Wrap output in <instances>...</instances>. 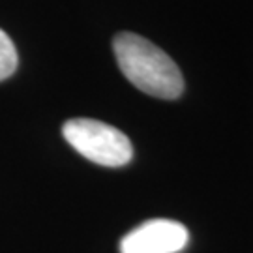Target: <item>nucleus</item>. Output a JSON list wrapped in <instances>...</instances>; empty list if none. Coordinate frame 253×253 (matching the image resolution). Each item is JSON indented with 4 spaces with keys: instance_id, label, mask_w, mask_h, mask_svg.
<instances>
[{
    "instance_id": "nucleus-1",
    "label": "nucleus",
    "mask_w": 253,
    "mask_h": 253,
    "mask_svg": "<svg viewBox=\"0 0 253 253\" xmlns=\"http://www.w3.org/2000/svg\"><path fill=\"white\" fill-rule=\"evenodd\" d=\"M120 72L135 88L160 100H176L184 92L180 68L150 40L120 32L113 40Z\"/></svg>"
},
{
    "instance_id": "nucleus-2",
    "label": "nucleus",
    "mask_w": 253,
    "mask_h": 253,
    "mask_svg": "<svg viewBox=\"0 0 253 253\" xmlns=\"http://www.w3.org/2000/svg\"><path fill=\"white\" fill-rule=\"evenodd\" d=\"M62 135L83 158L98 165L122 167L133 158V146L127 135L100 120L72 118L62 126Z\"/></svg>"
},
{
    "instance_id": "nucleus-3",
    "label": "nucleus",
    "mask_w": 253,
    "mask_h": 253,
    "mask_svg": "<svg viewBox=\"0 0 253 253\" xmlns=\"http://www.w3.org/2000/svg\"><path fill=\"white\" fill-rule=\"evenodd\" d=\"M190 240L188 229L174 219H148L127 233L120 253H178Z\"/></svg>"
},
{
    "instance_id": "nucleus-4",
    "label": "nucleus",
    "mask_w": 253,
    "mask_h": 253,
    "mask_svg": "<svg viewBox=\"0 0 253 253\" xmlns=\"http://www.w3.org/2000/svg\"><path fill=\"white\" fill-rule=\"evenodd\" d=\"M19 56L11 38L0 28V81L11 77L17 70Z\"/></svg>"
}]
</instances>
